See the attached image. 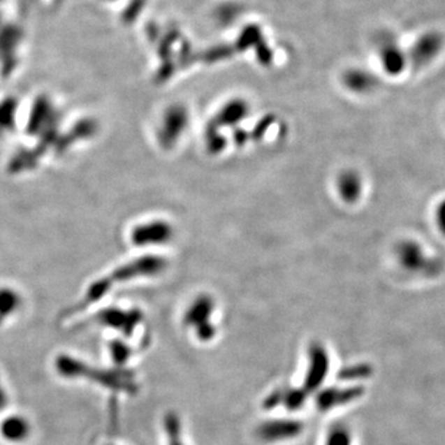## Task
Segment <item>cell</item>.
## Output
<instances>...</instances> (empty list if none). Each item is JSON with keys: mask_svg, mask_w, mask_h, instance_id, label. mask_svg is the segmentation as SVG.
Instances as JSON below:
<instances>
[{"mask_svg": "<svg viewBox=\"0 0 445 445\" xmlns=\"http://www.w3.org/2000/svg\"><path fill=\"white\" fill-rule=\"evenodd\" d=\"M354 435L348 424L337 422L328 428L323 445H353Z\"/></svg>", "mask_w": 445, "mask_h": 445, "instance_id": "9a60e30c", "label": "cell"}, {"mask_svg": "<svg viewBox=\"0 0 445 445\" xmlns=\"http://www.w3.org/2000/svg\"><path fill=\"white\" fill-rule=\"evenodd\" d=\"M31 424L20 414H10L0 422V435L3 439L17 444L29 439Z\"/></svg>", "mask_w": 445, "mask_h": 445, "instance_id": "8fae6325", "label": "cell"}, {"mask_svg": "<svg viewBox=\"0 0 445 445\" xmlns=\"http://www.w3.org/2000/svg\"><path fill=\"white\" fill-rule=\"evenodd\" d=\"M233 139H234L235 145L242 147V146L247 145L249 140H251V138H250V133H247V131L240 129V128H235L234 133H233Z\"/></svg>", "mask_w": 445, "mask_h": 445, "instance_id": "7402d4cb", "label": "cell"}, {"mask_svg": "<svg viewBox=\"0 0 445 445\" xmlns=\"http://www.w3.org/2000/svg\"><path fill=\"white\" fill-rule=\"evenodd\" d=\"M363 384H348L346 386H323L316 392V407L321 412H330L337 408L346 407L364 397Z\"/></svg>", "mask_w": 445, "mask_h": 445, "instance_id": "277c9868", "label": "cell"}, {"mask_svg": "<svg viewBox=\"0 0 445 445\" xmlns=\"http://www.w3.org/2000/svg\"><path fill=\"white\" fill-rule=\"evenodd\" d=\"M15 108L17 105L13 98H8L4 102L0 103V125H9L13 122Z\"/></svg>", "mask_w": 445, "mask_h": 445, "instance_id": "d6986e66", "label": "cell"}, {"mask_svg": "<svg viewBox=\"0 0 445 445\" xmlns=\"http://www.w3.org/2000/svg\"><path fill=\"white\" fill-rule=\"evenodd\" d=\"M396 256L398 263L404 270L427 277L438 276L444 266L440 258L430 256L424 251L419 242L411 239H406L397 244Z\"/></svg>", "mask_w": 445, "mask_h": 445, "instance_id": "6da1fadb", "label": "cell"}, {"mask_svg": "<svg viewBox=\"0 0 445 445\" xmlns=\"http://www.w3.org/2000/svg\"><path fill=\"white\" fill-rule=\"evenodd\" d=\"M375 369L369 363L345 365L338 372V379L346 384H361L374 375Z\"/></svg>", "mask_w": 445, "mask_h": 445, "instance_id": "5bb4252c", "label": "cell"}, {"mask_svg": "<svg viewBox=\"0 0 445 445\" xmlns=\"http://www.w3.org/2000/svg\"><path fill=\"white\" fill-rule=\"evenodd\" d=\"M102 1H105V3H114V1H118V0H102Z\"/></svg>", "mask_w": 445, "mask_h": 445, "instance_id": "603a6c76", "label": "cell"}, {"mask_svg": "<svg viewBox=\"0 0 445 445\" xmlns=\"http://www.w3.org/2000/svg\"><path fill=\"white\" fill-rule=\"evenodd\" d=\"M344 82L350 91L356 92V93H366L372 89V87L375 85V81L371 78L370 75L359 71L345 75Z\"/></svg>", "mask_w": 445, "mask_h": 445, "instance_id": "e0dca14e", "label": "cell"}, {"mask_svg": "<svg viewBox=\"0 0 445 445\" xmlns=\"http://www.w3.org/2000/svg\"><path fill=\"white\" fill-rule=\"evenodd\" d=\"M104 445H118V444H104Z\"/></svg>", "mask_w": 445, "mask_h": 445, "instance_id": "cb8c5ba5", "label": "cell"}, {"mask_svg": "<svg viewBox=\"0 0 445 445\" xmlns=\"http://www.w3.org/2000/svg\"><path fill=\"white\" fill-rule=\"evenodd\" d=\"M19 306V297L13 291H0V314H11Z\"/></svg>", "mask_w": 445, "mask_h": 445, "instance_id": "ac0fdd59", "label": "cell"}, {"mask_svg": "<svg viewBox=\"0 0 445 445\" xmlns=\"http://www.w3.org/2000/svg\"><path fill=\"white\" fill-rule=\"evenodd\" d=\"M173 233V226L165 220H151L135 226L131 231V240L138 247L162 245L171 242Z\"/></svg>", "mask_w": 445, "mask_h": 445, "instance_id": "52a82bcc", "label": "cell"}, {"mask_svg": "<svg viewBox=\"0 0 445 445\" xmlns=\"http://www.w3.org/2000/svg\"><path fill=\"white\" fill-rule=\"evenodd\" d=\"M249 112H250V108L245 101L234 99L231 102L226 103L210 124L219 130L226 126L235 128L236 125H239L244 119L247 118Z\"/></svg>", "mask_w": 445, "mask_h": 445, "instance_id": "9c48e42d", "label": "cell"}, {"mask_svg": "<svg viewBox=\"0 0 445 445\" xmlns=\"http://www.w3.org/2000/svg\"><path fill=\"white\" fill-rule=\"evenodd\" d=\"M204 139H205V147L212 155H219L226 150V143H228L226 136L221 134V130L215 128L212 124H208Z\"/></svg>", "mask_w": 445, "mask_h": 445, "instance_id": "2e32d148", "label": "cell"}, {"mask_svg": "<svg viewBox=\"0 0 445 445\" xmlns=\"http://www.w3.org/2000/svg\"><path fill=\"white\" fill-rule=\"evenodd\" d=\"M330 354L322 342H312L307 349V366L302 387L309 395L324 386L330 371Z\"/></svg>", "mask_w": 445, "mask_h": 445, "instance_id": "7a4b0ae2", "label": "cell"}, {"mask_svg": "<svg viewBox=\"0 0 445 445\" xmlns=\"http://www.w3.org/2000/svg\"><path fill=\"white\" fill-rule=\"evenodd\" d=\"M215 312V300L210 295L196 297L183 314V324L197 332L202 328L213 326L212 321Z\"/></svg>", "mask_w": 445, "mask_h": 445, "instance_id": "ba28073f", "label": "cell"}, {"mask_svg": "<svg viewBox=\"0 0 445 445\" xmlns=\"http://www.w3.org/2000/svg\"><path fill=\"white\" fill-rule=\"evenodd\" d=\"M309 393L300 386H279V407L289 412H298L306 406Z\"/></svg>", "mask_w": 445, "mask_h": 445, "instance_id": "7c38bea8", "label": "cell"}, {"mask_svg": "<svg viewBox=\"0 0 445 445\" xmlns=\"http://www.w3.org/2000/svg\"><path fill=\"white\" fill-rule=\"evenodd\" d=\"M306 429L305 423L296 418H271L263 421L256 428L258 440L266 444H277L297 439Z\"/></svg>", "mask_w": 445, "mask_h": 445, "instance_id": "3957f363", "label": "cell"}, {"mask_svg": "<svg viewBox=\"0 0 445 445\" xmlns=\"http://www.w3.org/2000/svg\"><path fill=\"white\" fill-rule=\"evenodd\" d=\"M167 268V261L162 256L149 255L136 258L131 263L124 265L115 271L114 279L117 281H131L140 277H149L161 274Z\"/></svg>", "mask_w": 445, "mask_h": 445, "instance_id": "8992f818", "label": "cell"}, {"mask_svg": "<svg viewBox=\"0 0 445 445\" xmlns=\"http://www.w3.org/2000/svg\"><path fill=\"white\" fill-rule=\"evenodd\" d=\"M275 118L271 115H266L265 118L261 119L255 128L252 130V133H250V138L255 141L263 139L265 134L268 133V130L271 128V125L274 124Z\"/></svg>", "mask_w": 445, "mask_h": 445, "instance_id": "ffe728a7", "label": "cell"}, {"mask_svg": "<svg viewBox=\"0 0 445 445\" xmlns=\"http://www.w3.org/2000/svg\"><path fill=\"white\" fill-rule=\"evenodd\" d=\"M435 219H437V226L439 228L440 233L445 236V199H443L435 212Z\"/></svg>", "mask_w": 445, "mask_h": 445, "instance_id": "44dd1931", "label": "cell"}, {"mask_svg": "<svg viewBox=\"0 0 445 445\" xmlns=\"http://www.w3.org/2000/svg\"><path fill=\"white\" fill-rule=\"evenodd\" d=\"M337 191L344 203H356L361 198V194L364 191V182L361 175L355 170H345L339 173Z\"/></svg>", "mask_w": 445, "mask_h": 445, "instance_id": "30bf717a", "label": "cell"}, {"mask_svg": "<svg viewBox=\"0 0 445 445\" xmlns=\"http://www.w3.org/2000/svg\"><path fill=\"white\" fill-rule=\"evenodd\" d=\"M162 428L166 437V445H187L183 439V423L181 416L168 411L162 419Z\"/></svg>", "mask_w": 445, "mask_h": 445, "instance_id": "4fadbf2b", "label": "cell"}, {"mask_svg": "<svg viewBox=\"0 0 445 445\" xmlns=\"http://www.w3.org/2000/svg\"><path fill=\"white\" fill-rule=\"evenodd\" d=\"M189 125V113L187 108L176 104L167 108L159 130V141L162 147L171 149L182 138Z\"/></svg>", "mask_w": 445, "mask_h": 445, "instance_id": "5b68a950", "label": "cell"}]
</instances>
